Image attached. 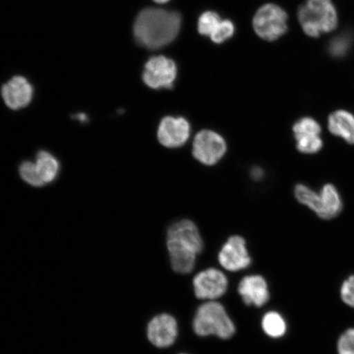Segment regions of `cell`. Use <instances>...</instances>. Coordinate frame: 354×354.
<instances>
[{"mask_svg":"<svg viewBox=\"0 0 354 354\" xmlns=\"http://www.w3.org/2000/svg\"><path fill=\"white\" fill-rule=\"evenodd\" d=\"M2 96L8 108L21 109L32 101L33 88L25 77H15L2 87Z\"/></svg>","mask_w":354,"mask_h":354,"instance_id":"13","label":"cell"},{"mask_svg":"<svg viewBox=\"0 0 354 354\" xmlns=\"http://www.w3.org/2000/svg\"><path fill=\"white\" fill-rule=\"evenodd\" d=\"M293 132L299 152L313 154L322 149V127L315 119L308 117L301 118L295 124Z\"/></svg>","mask_w":354,"mask_h":354,"instance_id":"10","label":"cell"},{"mask_svg":"<svg viewBox=\"0 0 354 354\" xmlns=\"http://www.w3.org/2000/svg\"><path fill=\"white\" fill-rule=\"evenodd\" d=\"M327 124L332 135L354 145V115L352 113L344 109L336 110L330 114Z\"/></svg>","mask_w":354,"mask_h":354,"instance_id":"15","label":"cell"},{"mask_svg":"<svg viewBox=\"0 0 354 354\" xmlns=\"http://www.w3.org/2000/svg\"><path fill=\"white\" fill-rule=\"evenodd\" d=\"M227 143L223 136L209 130L199 131L193 142V156L203 165L214 166L227 152Z\"/></svg>","mask_w":354,"mask_h":354,"instance_id":"6","label":"cell"},{"mask_svg":"<svg viewBox=\"0 0 354 354\" xmlns=\"http://www.w3.org/2000/svg\"><path fill=\"white\" fill-rule=\"evenodd\" d=\"M351 47V39L348 35H340L333 39L329 44V52L335 57L346 55Z\"/></svg>","mask_w":354,"mask_h":354,"instance_id":"22","label":"cell"},{"mask_svg":"<svg viewBox=\"0 0 354 354\" xmlns=\"http://www.w3.org/2000/svg\"><path fill=\"white\" fill-rule=\"evenodd\" d=\"M153 1L158 3H166L168 1H170V0H153Z\"/></svg>","mask_w":354,"mask_h":354,"instance_id":"28","label":"cell"},{"mask_svg":"<svg viewBox=\"0 0 354 354\" xmlns=\"http://www.w3.org/2000/svg\"><path fill=\"white\" fill-rule=\"evenodd\" d=\"M338 354H354V328L343 332L337 342Z\"/></svg>","mask_w":354,"mask_h":354,"instance_id":"24","label":"cell"},{"mask_svg":"<svg viewBox=\"0 0 354 354\" xmlns=\"http://www.w3.org/2000/svg\"><path fill=\"white\" fill-rule=\"evenodd\" d=\"M340 296L345 304L354 308V275L348 277L343 283L340 289Z\"/></svg>","mask_w":354,"mask_h":354,"instance_id":"25","label":"cell"},{"mask_svg":"<svg viewBox=\"0 0 354 354\" xmlns=\"http://www.w3.org/2000/svg\"><path fill=\"white\" fill-rule=\"evenodd\" d=\"M193 286L198 299L214 301L227 292L228 280L220 270L207 268L194 277Z\"/></svg>","mask_w":354,"mask_h":354,"instance_id":"8","label":"cell"},{"mask_svg":"<svg viewBox=\"0 0 354 354\" xmlns=\"http://www.w3.org/2000/svg\"><path fill=\"white\" fill-rule=\"evenodd\" d=\"M238 292L245 304L256 307L263 306L270 298L268 283L259 275L243 277L239 285Z\"/></svg>","mask_w":354,"mask_h":354,"instance_id":"14","label":"cell"},{"mask_svg":"<svg viewBox=\"0 0 354 354\" xmlns=\"http://www.w3.org/2000/svg\"><path fill=\"white\" fill-rule=\"evenodd\" d=\"M193 328L199 336L214 335L223 339H230L236 333V326L225 308L215 301H209L198 308Z\"/></svg>","mask_w":354,"mask_h":354,"instance_id":"4","label":"cell"},{"mask_svg":"<svg viewBox=\"0 0 354 354\" xmlns=\"http://www.w3.org/2000/svg\"><path fill=\"white\" fill-rule=\"evenodd\" d=\"M77 118L79 119V120H81L82 122H85L87 118L86 115L83 113L78 114Z\"/></svg>","mask_w":354,"mask_h":354,"instance_id":"27","label":"cell"},{"mask_svg":"<svg viewBox=\"0 0 354 354\" xmlns=\"http://www.w3.org/2000/svg\"><path fill=\"white\" fill-rule=\"evenodd\" d=\"M190 125L184 118L166 117L159 124L158 139L165 147L176 149L187 142Z\"/></svg>","mask_w":354,"mask_h":354,"instance_id":"11","label":"cell"},{"mask_svg":"<svg viewBox=\"0 0 354 354\" xmlns=\"http://www.w3.org/2000/svg\"><path fill=\"white\" fill-rule=\"evenodd\" d=\"M177 68L174 60L165 56L151 57L145 66L143 81L150 88H171L176 78Z\"/></svg>","mask_w":354,"mask_h":354,"instance_id":"7","label":"cell"},{"mask_svg":"<svg viewBox=\"0 0 354 354\" xmlns=\"http://www.w3.org/2000/svg\"><path fill=\"white\" fill-rule=\"evenodd\" d=\"M177 323L175 318L168 314H160L149 323L147 335L150 342L158 348H167L176 342Z\"/></svg>","mask_w":354,"mask_h":354,"instance_id":"12","label":"cell"},{"mask_svg":"<svg viewBox=\"0 0 354 354\" xmlns=\"http://www.w3.org/2000/svg\"><path fill=\"white\" fill-rule=\"evenodd\" d=\"M234 32V28L232 22L230 20H223L220 22L210 38L214 43L221 44L231 38Z\"/></svg>","mask_w":354,"mask_h":354,"instance_id":"23","label":"cell"},{"mask_svg":"<svg viewBox=\"0 0 354 354\" xmlns=\"http://www.w3.org/2000/svg\"><path fill=\"white\" fill-rule=\"evenodd\" d=\"M263 329L272 338H280L286 334L287 326L284 318L277 312H269L263 317Z\"/></svg>","mask_w":354,"mask_h":354,"instance_id":"18","label":"cell"},{"mask_svg":"<svg viewBox=\"0 0 354 354\" xmlns=\"http://www.w3.org/2000/svg\"><path fill=\"white\" fill-rule=\"evenodd\" d=\"M167 247L172 269L188 274L196 267L197 256L203 250V241L197 225L185 219L172 224L167 234Z\"/></svg>","mask_w":354,"mask_h":354,"instance_id":"2","label":"cell"},{"mask_svg":"<svg viewBox=\"0 0 354 354\" xmlns=\"http://www.w3.org/2000/svg\"><path fill=\"white\" fill-rule=\"evenodd\" d=\"M296 198L302 205L307 206L310 209L318 214L320 209L321 197L320 194L313 192V189L306 187V185L299 184L296 185L295 189Z\"/></svg>","mask_w":354,"mask_h":354,"instance_id":"19","label":"cell"},{"mask_svg":"<svg viewBox=\"0 0 354 354\" xmlns=\"http://www.w3.org/2000/svg\"><path fill=\"white\" fill-rule=\"evenodd\" d=\"M251 176L256 180H260L263 176V171L259 167H254L251 171Z\"/></svg>","mask_w":354,"mask_h":354,"instance_id":"26","label":"cell"},{"mask_svg":"<svg viewBox=\"0 0 354 354\" xmlns=\"http://www.w3.org/2000/svg\"><path fill=\"white\" fill-rule=\"evenodd\" d=\"M221 267L230 272H238L250 267L251 258L245 239L233 236L228 239L218 254Z\"/></svg>","mask_w":354,"mask_h":354,"instance_id":"9","label":"cell"},{"mask_svg":"<svg viewBox=\"0 0 354 354\" xmlns=\"http://www.w3.org/2000/svg\"><path fill=\"white\" fill-rule=\"evenodd\" d=\"M35 165L44 184L51 183L59 174V161L51 153L46 151H39L37 153Z\"/></svg>","mask_w":354,"mask_h":354,"instance_id":"17","label":"cell"},{"mask_svg":"<svg viewBox=\"0 0 354 354\" xmlns=\"http://www.w3.org/2000/svg\"><path fill=\"white\" fill-rule=\"evenodd\" d=\"M288 15L276 4L261 7L254 17L253 26L257 35L268 41H277L288 30Z\"/></svg>","mask_w":354,"mask_h":354,"instance_id":"5","label":"cell"},{"mask_svg":"<svg viewBox=\"0 0 354 354\" xmlns=\"http://www.w3.org/2000/svg\"><path fill=\"white\" fill-rule=\"evenodd\" d=\"M298 19L304 32L313 38L333 32L339 24L332 0H306L299 8Z\"/></svg>","mask_w":354,"mask_h":354,"instance_id":"3","label":"cell"},{"mask_svg":"<svg viewBox=\"0 0 354 354\" xmlns=\"http://www.w3.org/2000/svg\"><path fill=\"white\" fill-rule=\"evenodd\" d=\"M180 26L181 17L178 12L148 8L137 16L133 32L141 46L158 50L174 41Z\"/></svg>","mask_w":354,"mask_h":354,"instance_id":"1","label":"cell"},{"mask_svg":"<svg viewBox=\"0 0 354 354\" xmlns=\"http://www.w3.org/2000/svg\"><path fill=\"white\" fill-rule=\"evenodd\" d=\"M20 175L26 183L35 187H41L44 185L39 175L37 165L32 162H22L19 168Z\"/></svg>","mask_w":354,"mask_h":354,"instance_id":"21","label":"cell"},{"mask_svg":"<svg viewBox=\"0 0 354 354\" xmlns=\"http://www.w3.org/2000/svg\"><path fill=\"white\" fill-rule=\"evenodd\" d=\"M180 354H184V353H180Z\"/></svg>","mask_w":354,"mask_h":354,"instance_id":"29","label":"cell"},{"mask_svg":"<svg viewBox=\"0 0 354 354\" xmlns=\"http://www.w3.org/2000/svg\"><path fill=\"white\" fill-rule=\"evenodd\" d=\"M221 20L218 13L214 12H205L199 17L198 22V30L199 34L211 37L214 30L220 24Z\"/></svg>","mask_w":354,"mask_h":354,"instance_id":"20","label":"cell"},{"mask_svg":"<svg viewBox=\"0 0 354 354\" xmlns=\"http://www.w3.org/2000/svg\"><path fill=\"white\" fill-rule=\"evenodd\" d=\"M321 203L318 216L323 219H332L339 214L342 202L337 189L331 184H326L320 192Z\"/></svg>","mask_w":354,"mask_h":354,"instance_id":"16","label":"cell"}]
</instances>
